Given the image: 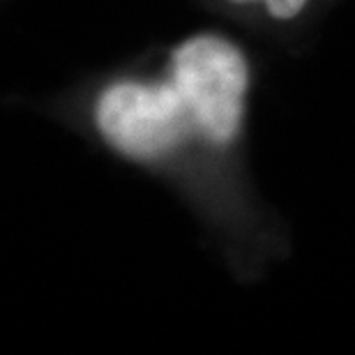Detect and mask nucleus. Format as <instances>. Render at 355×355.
Returning a JSON list of instances; mask_svg holds the SVG:
<instances>
[{
    "instance_id": "f257e3e1",
    "label": "nucleus",
    "mask_w": 355,
    "mask_h": 355,
    "mask_svg": "<svg viewBox=\"0 0 355 355\" xmlns=\"http://www.w3.org/2000/svg\"><path fill=\"white\" fill-rule=\"evenodd\" d=\"M92 125L111 150L137 164H159L201 146L194 109L166 72L102 86L92 99Z\"/></svg>"
},
{
    "instance_id": "f03ea898",
    "label": "nucleus",
    "mask_w": 355,
    "mask_h": 355,
    "mask_svg": "<svg viewBox=\"0 0 355 355\" xmlns=\"http://www.w3.org/2000/svg\"><path fill=\"white\" fill-rule=\"evenodd\" d=\"M164 72L189 99L201 146L231 150L250 111L252 65L245 49L217 31L191 33L168 51Z\"/></svg>"
},
{
    "instance_id": "7ed1b4c3",
    "label": "nucleus",
    "mask_w": 355,
    "mask_h": 355,
    "mask_svg": "<svg viewBox=\"0 0 355 355\" xmlns=\"http://www.w3.org/2000/svg\"><path fill=\"white\" fill-rule=\"evenodd\" d=\"M226 3L236 5V7L259 5V7H263V12L272 21L286 24V21H293L300 17V14L307 12L311 0H226Z\"/></svg>"
}]
</instances>
